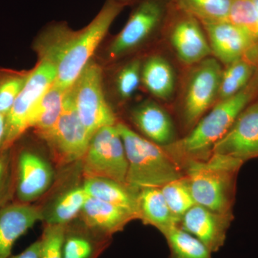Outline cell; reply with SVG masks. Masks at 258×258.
Wrapping results in <instances>:
<instances>
[{
  "mask_svg": "<svg viewBox=\"0 0 258 258\" xmlns=\"http://www.w3.org/2000/svg\"><path fill=\"white\" fill-rule=\"evenodd\" d=\"M123 7L108 0L82 30L74 31L66 24L57 23L42 32L34 44V48L39 60L55 64L57 76L54 84L66 91L74 86Z\"/></svg>",
  "mask_w": 258,
  "mask_h": 258,
  "instance_id": "1",
  "label": "cell"
},
{
  "mask_svg": "<svg viewBox=\"0 0 258 258\" xmlns=\"http://www.w3.org/2000/svg\"><path fill=\"white\" fill-rule=\"evenodd\" d=\"M257 92L258 71L247 87L235 96L217 101L183 138L163 148L181 169L189 161L206 160Z\"/></svg>",
  "mask_w": 258,
  "mask_h": 258,
  "instance_id": "2",
  "label": "cell"
},
{
  "mask_svg": "<svg viewBox=\"0 0 258 258\" xmlns=\"http://www.w3.org/2000/svg\"><path fill=\"white\" fill-rule=\"evenodd\" d=\"M243 164L218 154L206 160L186 163L181 170L195 203L212 211L233 213L237 174Z\"/></svg>",
  "mask_w": 258,
  "mask_h": 258,
  "instance_id": "3",
  "label": "cell"
},
{
  "mask_svg": "<svg viewBox=\"0 0 258 258\" xmlns=\"http://www.w3.org/2000/svg\"><path fill=\"white\" fill-rule=\"evenodd\" d=\"M116 128L123 140L128 161L126 184L135 189L161 187L184 176L165 149L139 135L125 123Z\"/></svg>",
  "mask_w": 258,
  "mask_h": 258,
  "instance_id": "4",
  "label": "cell"
},
{
  "mask_svg": "<svg viewBox=\"0 0 258 258\" xmlns=\"http://www.w3.org/2000/svg\"><path fill=\"white\" fill-rule=\"evenodd\" d=\"M222 72L220 62L211 57L195 64L190 72L181 106V121L189 132L217 103Z\"/></svg>",
  "mask_w": 258,
  "mask_h": 258,
  "instance_id": "5",
  "label": "cell"
},
{
  "mask_svg": "<svg viewBox=\"0 0 258 258\" xmlns=\"http://www.w3.org/2000/svg\"><path fill=\"white\" fill-rule=\"evenodd\" d=\"M71 91L80 119L92 137L100 128L118 123L103 92L99 64L91 60L71 87Z\"/></svg>",
  "mask_w": 258,
  "mask_h": 258,
  "instance_id": "6",
  "label": "cell"
},
{
  "mask_svg": "<svg viewBox=\"0 0 258 258\" xmlns=\"http://www.w3.org/2000/svg\"><path fill=\"white\" fill-rule=\"evenodd\" d=\"M86 177H103L126 184L128 161L116 125L103 127L93 134L83 158Z\"/></svg>",
  "mask_w": 258,
  "mask_h": 258,
  "instance_id": "7",
  "label": "cell"
},
{
  "mask_svg": "<svg viewBox=\"0 0 258 258\" xmlns=\"http://www.w3.org/2000/svg\"><path fill=\"white\" fill-rule=\"evenodd\" d=\"M40 137L46 142L59 164H70L84 157L92 136L80 119L71 88L66 93L63 108L55 124Z\"/></svg>",
  "mask_w": 258,
  "mask_h": 258,
  "instance_id": "8",
  "label": "cell"
},
{
  "mask_svg": "<svg viewBox=\"0 0 258 258\" xmlns=\"http://www.w3.org/2000/svg\"><path fill=\"white\" fill-rule=\"evenodd\" d=\"M167 12L165 0H139L124 27L110 44L109 57L120 58L143 45L160 28Z\"/></svg>",
  "mask_w": 258,
  "mask_h": 258,
  "instance_id": "9",
  "label": "cell"
},
{
  "mask_svg": "<svg viewBox=\"0 0 258 258\" xmlns=\"http://www.w3.org/2000/svg\"><path fill=\"white\" fill-rule=\"evenodd\" d=\"M57 70L55 64L39 60L24 86L11 111L7 115L6 149L11 147L28 130L30 113L41 97L55 83Z\"/></svg>",
  "mask_w": 258,
  "mask_h": 258,
  "instance_id": "10",
  "label": "cell"
},
{
  "mask_svg": "<svg viewBox=\"0 0 258 258\" xmlns=\"http://www.w3.org/2000/svg\"><path fill=\"white\" fill-rule=\"evenodd\" d=\"M14 202L30 204L44 195L52 184L54 171L50 163L25 146L13 144Z\"/></svg>",
  "mask_w": 258,
  "mask_h": 258,
  "instance_id": "11",
  "label": "cell"
},
{
  "mask_svg": "<svg viewBox=\"0 0 258 258\" xmlns=\"http://www.w3.org/2000/svg\"><path fill=\"white\" fill-rule=\"evenodd\" d=\"M212 55L225 66L247 59L258 68V44L247 32L229 21L202 23Z\"/></svg>",
  "mask_w": 258,
  "mask_h": 258,
  "instance_id": "12",
  "label": "cell"
},
{
  "mask_svg": "<svg viewBox=\"0 0 258 258\" xmlns=\"http://www.w3.org/2000/svg\"><path fill=\"white\" fill-rule=\"evenodd\" d=\"M175 10L169 38L178 58L183 63L192 66L210 57L211 48L202 23L176 5Z\"/></svg>",
  "mask_w": 258,
  "mask_h": 258,
  "instance_id": "13",
  "label": "cell"
},
{
  "mask_svg": "<svg viewBox=\"0 0 258 258\" xmlns=\"http://www.w3.org/2000/svg\"><path fill=\"white\" fill-rule=\"evenodd\" d=\"M212 154L245 162L258 158V102L241 112L227 134L217 142Z\"/></svg>",
  "mask_w": 258,
  "mask_h": 258,
  "instance_id": "14",
  "label": "cell"
},
{
  "mask_svg": "<svg viewBox=\"0 0 258 258\" xmlns=\"http://www.w3.org/2000/svg\"><path fill=\"white\" fill-rule=\"evenodd\" d=\"M233 220V213L212 211L195 204L181 217L178 226L215 253L225 245L227 231Z\"/></svg>",
  "mask_w": 258,
  "mask_h": 258,
  "instance_id": "15",
  "label": "cell"
},
{
  "mask_svg": "<svg viewBox=\"0 0 258 258\" xmlns=\"http://www.w3.org/2000/svg\"><path fill=\"white\" fill-rule=\"evenodd\" d=\"M42 220L43 212L30 204L12 202L0 208V258H9L18 239Z\"/></svg>",
  "mask_w": 258,
  "mask_h": 258,
  "instance_id": "16",
  "label": "cell"
},
{
  "mask_svg": "<svg viewBox=\"0 0 258 258\" xmlns=\"http://www.w3.org/2000/svg\"><path fill=\"white\" fill-rule=\"evenodd\" d=\"M131 118L145 138L157 145L167 147L177 139L170 115L156 102L147 100L139 103L132 110Z\"/></svg>",
  "mask_w": 258,
  "mask_h": 258,
  "instance_id": "17",
  "label": "cell"
},
{
  "mask_svg": "<svg viewBox=\"0 0 258 258\" xmlns=\"http://www.w3.org/2000/svg\"><path fill=\"white\" fill-rule=\"evenodd\" d=\"M86 227L105 237L120 232L137 218L133 212L88 196L81 212Z\"/></svg>",
  "mask_w": 258,
  "mask_h": 258,
  "instance_id": "18",
  "label": "cell"
},
{
  "mask_svg": "<svg viewBox=\"0 0 258 258\" xmlns=\"http://www.w3.org/2000/svg\"><path fill=\"white\" fill-rule=\"evenodd\" d=\"M88 196L128 209L138 215V192L128 184L103 177H86L83 185Z\"/></svg>",
  "mask_w": 258,
  "mask_h": 258,
  "instance_id": "19",
  "label": "cell"
},
{
  "mask_svg": "<svg viewBox=\"0 0 258 258\" xmlns=\"http://www.w3.org/2000/svg\"><path fill=\"white\" fill-rule=\"evenodd\" d=\"M138 215L144 224L155 227L162 235L173 226L178 225L160 187L139 189Z\"/></svg>",
  "mask_w": 258,
  "mask_h": 258,
  "instance_id": "20",
  "label": "cell"
},
{
  "mask_svg": "<svg viewBox=\"0 0 258 258\" xmlns=\"http://www.w3.org/2000/svg\"><path fill=\"white\" fill-rule=\"evenodd\" d=\"M142 82L152 96L161 101H169L175 90V73L163 56L152 55L142 62Z\"/></svg>",
  "mask_w": 258,
  "mask_h": 258,
  "instance_id": "21",
  "label": "cell"
},
{
  "mask_svg": "<svg viewBox=\"0 0 258 258\" xmlns=\"http://www.w3.org/2000/svg\"><path fill=\"white\" fill-rule=\"evenodd\" d=\"M68 91H63L53 83L30 113L28 129H35L39 136L50 131L60 117Z\"/></svg>",
  "mask_w": 258,
  "mask_h": 258,
  "instance_id": "22",
  "label": "cell"
},
{
  "mask_svg": "<svg viewBox=\"0 0 258 258\" xmlns=\"http://www.w3.org/2000/svg\"><path fill=\"white\" fill-rule=\"evenodd\" d=\"M109 242L103 237L90 230H70L68 226L64 238V258H97Z\"/></svg>",
  "mask_w": 258,
  "mask_h": 258,
  "instance_id": "23",
  "label": "cell"
},
{
  "mask_svg": "<svg viewBox=\"0 0 258 258\" xmlns=\"http://www.w3.org/2000/svg\"><path fill=\"white\" fill-rule=\"evenodd\" d=\"M222 70L217 101L235 96L247 87L257 74L258 68L247 59H240Z\"/></svg>",
  "mask_w": 258,
  "mask_h": 258,
  "instance_id": "24",
  "label": "cell"
},
{
  "mask_svg": "<svg viewBox=\"0 0 258 258\" xmlns=\"http://www.w3.org/2000/svg\"><path fill=\"white\" fill-rule=\"evenodd\" d=\"M88 198L83 186L66 191L56 200L43 220L49 225H68L82 211Z\"/></svg>",
  "mask_w": 258,
  "mask_h": 258,
  "instance_id": "25",
  "label": "cell"
},
{
  "mask_svg": "<svg viewBox=\"0 0 258 258\" xmlns=\"http://www.w3.org/2000/svg\"><path fill=\"white\" fill-rule=\"evenodd\" d=\"M169 246V258H212V252L198 239L174 225L163 234Z\"/></svg>",
  "mask_w": 258,
  "mask_h": 258,
  "instance_id": "26",
  "label": "cell"
},
{
  "mask_svg": "<svg viewBox=\"0 0 258 258\" xmlns=\"http://www.w3.org/2000/svg\"><path fill=\"white\" fill-rule=\"evenodd\" d=\"M233 0H174L179 9L201 23L227 21Z\"/></svg>",
  "mask_w": 258,
  "mask_h": 258,
  "instance_id": "27",
  "label": "cell"
},
{
  "mask_svg": "<svg viewBox=\"0 0 258 258\" xmlns=\"http://www.w3.org/2000/svg\"><path fill=\"white\" fill-rule=\"evenodd\" d=\"M30 71L0 68V113L8 115L31 74Z\"/></svg>",
  "mask_w": 258,
  "mask_h": 258,
  "instance_id": "28",
  "label": "cell"
},
{
  "mask_svg": "<svg viewBox=\"0 0 258 258\" xmlns=\"http://www.w3.org/2000/svg\"><path fill=\"white\" fill-rule=\"evenodd\" d=\"M160 188L173 217L179 223L184 214L196 204L187 179L183 176Z\"/></svg>",
  "mask_w": 258,
  "mask_h": 258,
  "instance_id": "29",
  "label": "cell"
},
{
  "mask_svg": "<svg viewBox=\"0 0 258 258\" xmlns=\"http://www.w3.org/2000/svg\"><path fill=\"white\" fill-rule=\"evenodd\" d=\"M227 21L247 32L258 44V18L253 0H233Z\"/></svg>",
  "mask_w": 258,
  "mask_h": 258,
  "instance_id": "30",
  "label": "cell"
},
{
  "mask_svg": "<svg viewBox=\"0 0 258 258\" xmlns=\"http://www.w3.org/2000/svg\"><path fill=\"white\" fill-rule=\"evenodd\" d=\"M142 62L134 59L124 64L115 76V88L120 99L127 101L133 97L142 82Z\"/></svg>",
  "mask_w": 258,
  "mask_h": 258,
  "instance_id": "31",
  "label": "cell"
},
{
  "mask_svg": "<svg viewBox=\"0 0 258 258\" xmlns=\"http://www.w3.org/2000/svg\"><path fill=\"white\" fill-rule=\"evenodd\" d=\"M68 225L46 224L41 238L39 258H64L63 247Z\"/></svg>",
  "mask_w": 258,
  "mask_h": 258,
  "instance_id": "32",
  "label": "cell"
},
{
  "mask_svg": "<svg viewBox=\"0 0 258 258\" xmlns=\"http://www.w3.org/2000/svg\"><path fill=\"white\" fill-rule=\"evenodd\" d=\"M15 175L12 147L0 154V208L14 202Z\"/></svg>",
  "mask_w": 258,
  "mask_h": 258,
  "instance_id": "33",
  "label": "cell"
},
{
  "mask_svg": "<svg viewBox=\"0 0 258 258\" xmlns=\"http://www.w3.org/2000/svg\"><path fill=\"white\" fill-rule=\"evenodd\" d=\"M40 240L33 242L27 247L21 253L16 255H11L9 258H39L40 253Z\"/></svg>",
  "mask_w": 258,
  "mask_h": 258,
  "instance_id": "34",
  "label": "cell"
},
{
  "mask_svg": "<svg viewBox=\"0 0 258 258\" xmlns=\"http://www.w3.org/2000/svg\"><path fill=\"white\" fill-rule=\"evenodd\" d=\"M7 118L0 113V154L6 149Z\"/></svg>",
  "mask_w": 258,
  "mask_h": 258,
  "instance_id": "35",
  "label": "cell"
},
{
  "mask_svg": "<svg viewBox=\"0 0 258 258\" xmlns=\"http://www.w3.org/2000/svg\"><path fill=\"white\" fill-rule=\"evenodd\" d=\"M113 1L116 2V3H120V4H122L125 5L127 4V3H130V2L134 1V0H113Z\"/></svg>",
  "mask_w": 258,
  "mask_h": 258,
  "instance_id": "36",
  "label": "cell"
},
{
  "mask_svg": "<svg viewBox=\"0 0 258 258\" xmlns=\"http://www.w3.org/2000/svg\"><path fill=\"white\" fill-rule=\"evenodd\" d=\"M254 5H255L256 10H257V18H258V0H253Z\"/></svg>",
  "mask_w": 258,
  "mask_h": 258,
  "instance_id": "37",
  "label": "cell"
}]
</instances>
